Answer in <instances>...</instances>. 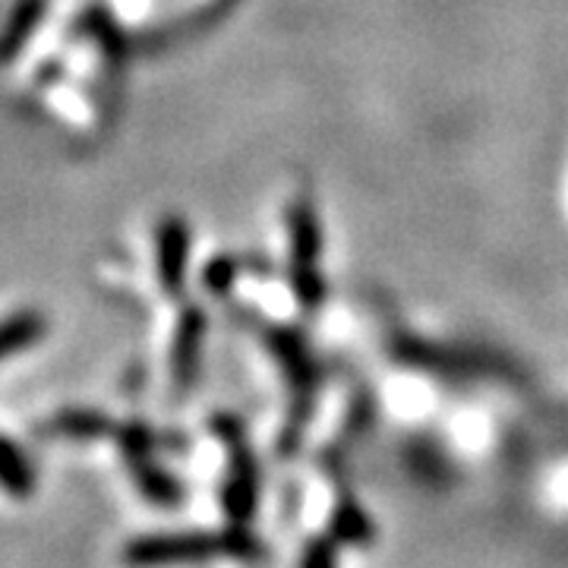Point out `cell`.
<instances>
[{
    "label": "cell",
    "instance_id": "6da1fadb",
    "mask_svg": "<svg viewBox=\"0 0 568 568\" xmlns=\"http://www.w3.org/2000/svg\"><path fill=\"white\" fill-rule=\"evenodd\" d=\"M227 556L224 534H145L130 540L121 552L126 568H178L205 566Z\"/></svg>",
    "mask_w": 568,
    "mask_h": 568
},
{
    "label": "cell",
    "instance_id": "7a4b0ae2",
    "mask_svg": "<svg viewBox=\"0 0 568 568\" xmlns=\"http://www.w3.org/2000/svg\"><path fill=\"white\" fill-rule=\"evenodd\" d=\"M215 429L224 439V446L231 452V467H227V484L222 489L224 511L234 525H244L253 518L256 511V499H260V474H256V462H253V452L246 446L241 426L227 417L215 420Z\"/></svg>",
    "mask_w": 568,
    "mask_h": 568
},
{
    "label": "cell",
    "instance_id": "3957f363",
    "mask_svg": "<svg viewBox=\"0 0 568 568\" xmlns=\"http://www.w3.org/2000/svg\"><path fill=\"white\" fill-rule=\"evenodd\" d=\"M126 467L133 474V484L140 489L142 496L155 506H178L183 499V487L164 470L152 462V455H136V458H126Z\"/></svg>",
    "mask_w": 568,
    "mask_h": 568
},
{
    "label": "cell",
    "instance_id": "277c9868",
    "mask_svg": "<svg viewBox=\"0 0 568 568\" xmlns=\"http://www.w3.org/2000/svg\"><path fill=\"white\" fill-rule=\"evenodd\" d=\"M39 487L36 465L13 439L0 436V489L13 499H29Z\"/></svg>",
    "mask_w": 568,
    "mask_h": 568
},
{
    "label": "cell",
    "instance_id": "5b68a950",
    "mask_svg": "<svg viewBox=\"0 0 568 568\" xmlns=\"http://www.w3.org/2000/svg\"><path fill=\"white\" fill-rule=\"evenodd\" d=\"M44 433H48V436H63V439H77V443H95V439H104V436H114L118 426L111 424L102 410L70 407V410H61V414L48 424Z\"/></svg>",
    "mask_w": 568,
    "mask_h": 568
},
{
    "label": "cell",
    "instance_id": "8992f818",
    "mask_svg": "<svg viewBox=\"0 0 568 568\" xmlns=\"http://www.w3.org/2000/svg\"><path fill=\"white\" fill-rule=\"evenodd\" d=\"M332 537L347 544V547H364V544H373L376 525H373V518L366 515L364 508L345 496L332 511Z\"/></svg>",
    "mask_w": 568,
    "mask_h": 568
},
{
    "label": "cell",
    "instance_id": "52a82bcc",
    "mask_svg": "<svg viewBox=\"0 0 568 568\" xmlns=\"http://www.w3.org/2000/svg\"><path fill=\"white\" fill-rule=\"evenodd\" d=\"M41 335V325L36 320H13V323L0 325V361L17 354L22 347H29Z\"/></svg>",
    "mask_w": 568,
    "mask_h": 568
},
{
    "label": "cell",
    "instance_id": "ba28073f",
    "mask_svg": "<svg viewBox=\"0 0 568 568\" xmlns=\"http://www.w3.org/2000/svg\"><path fill=\"white\" fill-rule=\"evenodd\" d=\"M301 568H338L335 537H316L310 540L301 556Z\"/></svg>",
    "mask_w": 568,
    "mask_h": 568
}]
</instances>
